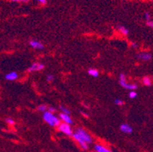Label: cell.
<instances>
[{
	"label": "cell",
	"mask_w": 153,
	"mask_h": 152,
	"mask_svg": "<svg viewBox=\"0 0 153 152\" xmlns=\"http://www.w3.org/2000/svg\"><path fill=\"white\" fill-rule=\"evenodd\" d=\"M43 118H44V121L46 122L47 123H48L51 126H57L60 123V121L58 119V117H57L53 113H50L48 111L44 112Z\"/></svg>",
	"instance_id": "6da1fadb"
},
{
	"label": "cell",
	"mask_w": 153,
	"mask_h": 152,
	"mask_svg": "<svg viewBox=\"0 0 153 152\" xmlns=\"http://www.w3.org/2000/svg\"><path fill=\"white\" fill-rule=\"evenodd\" d=\"M119 83L121 87H124L126 89L130 90V91H134L138 87V86L135 84H128L126 81V76L124 74H120V80H119Z\"/></svg>",
	"instance_id": "7a4b0ae2"
},
{
	"label": "cell",
	"mask_w": 153,
	"mask_h": 152,
	"mask_svg": "<svg viewBox=\"0 0 153 152\" xmlns=\"http://www.w3.org/2000/svg\"><path fill=\"white\" fill-rule=\"evenodd\" d=\"M75 133H76L78 136H79L82 141H84L87 144H90L92 142V139L91 135H90L89 134H88V133L85 132V130H84L83 128H79L76 130Z\"/></svg>",
	"instance_id": "3957f363"
},
{
	"label": "cell",
	"mask_w": 153,
	"mask_h": 152,
	"mask_svg": "<svg viewBox=\"0 0 153 152\" xmlns=\"http://www.w3.org/2000/svg\"><path fill=\"white\" fill-rule=\"evenodd\" d=\"M58 129L59 132L64 133L67 135H72V130L71 126L69 124L66 123H59V125L58 126Z\"/></svg>",
	"instance_id": "277c9868"
},
{
	"label": "cell",
	"mask_w": 153,
	"mask_h": 152,
	"mask_svg": "<svg viewBox=\"0 0 153 152\" xmlns=\"http://www.w3.org/2000/svg\"><path fill=\"white\" fill-rule=\"evenodd\" d=\"M44 69V65L42 63H35L31 65V66L28 69V72H36V71H41Z\"/></svg>",
	"instance_id": "5b68a950"
},
{
	"label": "cell",
	"mask_w": 153,
	"mask_h": 152,
	"mask_svg": "<svg viewBox=\"0 0 153 152\" xmlns=\"http://www.w3.org/2000/svg\"><path fill=\"white\" fill-rule=\"evenodd\" d=\"M137 58L143 61H149L152 60V56L150 52H140L137 55Z\"/></svg>",
	"instance_id": "8992f818"
},
{
	"label": "cell",
	"mask_w": 153,
	"mask_h": 152,
	"mask_svg": "<svg viewBox=\"0 0 153 152\" xmlns=\"http://www.w3.org/2000/svg\"><path fill=\"white\" fill-rule=\"evenodd\" d=\"M72 137L74 138L75 140H76L79 143V145H81V147L82 148H83L84 150H87L88 148V145L86 142H85L84 141H82L80 138H79V136H78V135H77L76 133L75 132V133H72Z\"/></svg>",
	"instance_id": "52a82bcc"
},
{
	"label": "cell",
	"mask_w": 153,
	"mask_h": 152,
	"mask_svg": "<svg viewBox=\"0 0 153 152\" xmlns=\"http://www.w3.org/2000/svg\"><path fill=\"white\" fill-rule=\"evenodd\" d=\"M120 128L123 132L127 133V134H131V133L133 132V128L129 126V124L127 123L121 124Z\"/></svg>",
	"instance_id": "ba28073f"
},
{
	"label": "cell",
	"mask_w": 153,
	"mask_h": 152,
	"mask_svg": "<svg viewBox=\"0 0 153 152\" xmlns=\"http://www.w3.org/2000/svg\"><path fill=\"white\" fill-rule=\"evenodd\" d=\"M59 118H60V120L64 122V123L69 124V125H72L73 123V121H72V118L69 116V115L62 113L59 114Z\"/></svg>",
	"instance_id": "9c48e42d"
},
{
	"label": "cell",
	"mask_w": 153,
	"mask_h": 152,
	"mask_svg": "<svg viewBox=\"0 0 153 152\" xmlns=\"http://www.w3.org/2000/svg\"><path fill=\"white\" fill-rule=\"evenodd\" d=\"M29 44H30L31 47L35 49V50H42V49H44L43 44L39 41H37V40H31Z\"/></svg>",
	"instance_id": "30bf717a"
},
{
	"label": "cell",
	"mask_w": 153,
	"mask_h": 152,
	"mask_svg": "<svg viewBox=\"0 0 153 152\" xmlns=\"http://www.w3.org/2000/svg\"><path fill=\"white\" fill-rule=\"evenodd\" d=\"M18 75L17 72H9V73L6 74L5 75V79H7V80H9V81L16 80V79L18 78Z\"/></svg>",
	"instance_id": "8fae6325"
},
{
	"label": "cell",
	"mask_w": 153,
	"mask_h": 152,
	"mask_svg": "<svg viewBox=\"0 0 153 152\" xmlns=\"http://www.w3.org/2000/svg\"><path fill=\"white\" fill-rule=\"evenodd\" d=\"M94 150L96 152H111L110 150H108L107 148L101 145H96L94 146Z\"/></svg>",
	"instance_id": "7c38bea8"
},
{
	"label": "cell",
	"mask_w": 153,
	"mask_h": 152,
	"mask_svg": "<svg viewBox=\"0 0 153 152\" xmlns=\"http://www.w3.org/2000/svg\"><path fill=\"white\" fill-rule=\"evenodd\" d=\"M88 75H90L92 77H94V78H97L99 75L98 71L95 69H89L88 70Z\"/></svg>",
	"instance_id": "4fadbf2b"
},
{
	"label": "cell",
	"mask_w": 153,
	"mask_h": 152,
	"mask_svg": "<svg viewBox=\"0 0 153 152\" xmlns=\"http://www.w3.org/2000/svg\"><path fill=\"white\" fill-rule=\"evenodd\" d=\"M117 29L120 31L123 35H127L129 34V30L127 28H125L124 26H121V25H119L117 26Z\"/></svg>",
	"instance_id": "5bb4252c"
},
{
	"label": "cell",
	"mask_w": 153,
	"mask_h": 152,
	"mask_svg": "<svg viewBox=\"0 0 153 152\" xmlns=\"http://www.w3.org/2000/svg\"><path fill=\"white\" fill-rule=\"evenodd\" d=\"M142 84L146 86H151L152 85V79L149 77H144L142 78Z\"/></svg>",
	"instance_id": "9a60e30c"
},
{
	"label": "cell",
	"mask_w": 153,
	"mask_h": 152,
	"mask_svg": "<svg viewBox=\"0 0 153 152\" xmlns=\"http://www.w3.org/2000/svg\"><path fill=\"white\" fill-rule=\"evenodd\" d=\"M48 109V107H47V106L45 104H42V105H40L39 106H38V108H37V110L39 111H40V112H46L47 110Z\"/></svg>",
	"instance_id": "2e32d148"
},
{
	"label": "cell",
	"mask_w": 153,
	"mask_h": 152,
	"mask_svg": "<svg viewBox=\"0 0 153 152\" xmlns=\"http://www.w3.org/2000/svg\"><path fill=\"white\" fill-rule=\"evenodd\" d=\"M59 109H60V110L62 111V113H65V114H67V115H69L70 113V111L68 109L66 108L65 106H59Z\"/></svg>",
	"instance_id": "e0dca14e"
},
{
	"label": "cell",
	"mask_w": 153,
	"mask_h": 152,
	"mask_svg": "<svg viewBox=\"0 0 153 152\" xmlns=\"http://www.w3.org/2000/svg\"><path fill=\"white\" fill-rule=\"evenodd\" d=\"M129 97L131 98V99L136 98V97H137V93H136V92H135L134 91H131L129 93Z\"/></svg>",
	"instance_id": "ac0fdd59"
},
{
	"label": "cell",
	"mask_w": 153,
	"mask_h": 152,
	"mask_svg": "<svg viewBox=\"0 0 153 152\" xmlns=\"http://www.w3.org/2000/svg\"><path fill=\"white\" fill-rule=\"evenodd\" d=\"M6 122L9 125H14L15 124V120L12 119V118H6V120H5Z\"/></svg>",
	"instance_id": "d6986e66"
},
{
	"label": "cell",
	"mask_w": 153,
	"mask_h": 152,
	"mask_svg": "<svg viewBox=\"0 0 153 152\" xmlns=\"http://www.w3.org/2000/svg\"><path fill=\"white\" fill-rule=\"evenodd\" d=\"M114 103H115V104L118 105V106H122L124 104V102L122 100H120V99H116L114 100Z\"/></svg>",
	"instance_id": "ffe728a7"
},
{
	"label": "cell",
	"mask_w": 153,
	"mask_h": 152,
	"mask_svg": "<svg viewBox=\"0 0 153 152\" xmlns=\"http://www.w3.org/2000/svg\"><path fill=\"white\" fill-rule=\"evenodd\" d=\"M53 79H54V76L53 75H47V81L48 82L52 81Z\"/></svg>",
	"instance_id": "44dd1931"
},
{
	"label": "cell",
	"mask_w": 153,
	"mask_h": 152,
	"mask_svg": "<svg viewBox=\"0 0 153 152\" xmlns=\"http://www.w3.org/2000/svg\"><path fill=\"white\" fill-rule=\"evenodd\" d=\"M144 16H145V18H146V20L147 22H148V21H150L151 15H150V14H149V12H145Z\"/></svg>",
	"instance_id": "7402d4cb"
},
{
	"label": "cell",
	"mask_w": 153,
	"mask_h": 152,
	"mask_svg": "<svg viewBox=\"0 0 153 152\" xmlns=\"http://www.w3.org/2000/svg\"><path fill=\"white\" fill-rule=\"evenodd\" d=\"M146 24H147V26L150 27L151 28H153V22H152L151 20H150V21H148V22H146Z\"/></svg>",
	"instance_id": "603a6c76"
},
{
	"label": "cell",
	"mask_w": 153,
	"mask_h": 152,
	"mask_svg": "<svg viewBox=\"0 0 153 152\" xmlns=\"http://www.w3.org/2000/svg\"><path fill=\"white\" fill-rule=\"evenodd\" d=\"M48 112H50V113H55V112H56V110H55L53 107H49Z\"/></svg>",
	"instance_id": "cb8c5ba5"
},
{
	"label": "cell",
	"mask_w": 153,
	"mask_h": 152,
	"mask_svg": "<svg viewBox=\"0 0 153 152\" xmlns=\"http://www.w3.org/2000/svg\"><path fill=\"white\" fill-rule=\"evenodd\" d=\"M37 2H40V3H42V4H46L47 3V0H37Z\"/></svg>",
	"instance_id": "d4e9b609"
},
{
	"label": "cell",
	"mask_w": 153,
	"mask_h": 152,
	"mask_svg": "<svg viewBox=\"0 0 153 152\" xmlns=\"http://www.w3.org/2000/svg\"><path fill=\"white\" fill-rule=\"evenodd\" d=\"M13 2H28V0H11Z\"/></svg>",
	"instance_id": "484cf974"
},
{
	"label": "cell",
	"mask_w": 153,
	"mask_h": 152,
	"mask_svg": "<svg viewBox=\"0 0 153 152\" xmlns=\"http://www.w3.org/2000/svg\"><path fill=\"white\" fill-rule=\"evenodd\" d=\"M131 46L132 47H133V48H136V46H137V44H136V43H131Z\"/></svg>",
	"instance_id": "4316f807"
},
{
	"label": "cell",
	"mask_w": 153,
	"mask_h": 152,
	"mask_svg": "<svg viewBox=\"0 0 153 152\" xmlns=\"http://www.w3.org/2000/svg\"><path fill=\"white\" fill-rule=\"evenodd\" d=\"M81 113H82V115L85 116H86V117H88V116H89L87 115V114H85V113H84V112H81Z\"/></svg>",
	"instance_id": "83f0119b"
}]
</instances>
